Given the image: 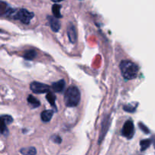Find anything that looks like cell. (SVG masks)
<instances>
[{"label": "cell", "instance_id": "cell-1", "mask_svg": "<svg viewBox=\"0 0 155 155\" xmlns=\"http://www.w3.org/2000/svg\"><path fill=\"white\" fill-rule=\"evenodd\" d=\"M120 68L123 77L127 80L135 79L139 73V67L130 61H122L120 64Z\"/></svg>", "mask_w": 155, "mask_h": 155}, {"label": "cell", "instance_id": "cell-2", "mask_svg": "<svg viewBox=\"0 0 155 155\" xmlns=\"http://www.w3.org/2000/svg\"><path fill=\"white\" fill-rule=\"evenodd\" d=\"M80 101V90L76 86H70L64 94V103L68 107H76Z\"/></svg>", "mask_w": 155, "mask_h": 155}, {"label": "cell", "instance_id": "cell-3", "mask_svg": "<svg viewBox=\"0 0 155 155\" xmlns=\"http://www.w3.org/2000/svg\"><path fill=\"white\" fill-rule=\"evenodd\" d=\"M34 16V14L31 12H29L28 10L24 8H21L16 12L15 15V18L18 19L21 22L25 24H28L32 20V18Z\"/></svg>", "mask_w": 155, "mask_h": 155}, {"label": "cell", "instance_id": "cell-4", "mask_svg": "<svg viewBox=\"0 0 155 155\" xmlns=\"http://www.w3.org/2000/svg\"><path fill=\"white\" fill-rule=\"evenodd\" d=\"M32 92L36 94H42L45 92H49V86L44 83H39V82H33L30 86Z\"/></svg>", "mask_w": 155, "mask_h": 155}, {"label": "cell", "instance_id": "cell-5", "mask_svg": "<svg viewBox=\"0 0 155 155\" xmlns=\"http://www.w3.org/2000/svg\"><path fill=\"white\" fill-rule=\"evenodd\" d=\"M121 134L127 139H132L134 135V124L131 120H127L123 127Z\"/></svg>", "mask_w": 155, "mask_h": 155}, {"label": "cell", "instance_id": "cell-6", "mask_svg": "<svg viewBox=\"0 0 155 155\" xmlns=\"http://www.w3.org/2000/svg\"><path fill=\"white\" fill-rule=\"evenodd\" d=\"M68 36L70 41H71L72 43L76 42V40H77V32H76V29L74 24H70L69 25H68Z\"/></svg>", "mask_w": 155, "mask_h": 155}, {"label": "cell", "instance_id": "cell-7", "mask_svg": "<svg viewBox=\"0 0 155 155\" xmlns=\"http://www.w3.org/2000/svg\"><path fill=\"white\" fill-rule=\"evenodd\" d=\"M48 20L49 21V24L51 28L52 29V30L54 32H58L59 30L61 27V24L59 22L58 20L56 18H53V17H48Z\"/></svg>", "mask_w": 155, "mask_h": 155}, {"label": "cell", "instance_id": "cell-8", "mask_svg": "<svg viewBox=\"0 0 155 155\" xmlns=\"http://www.w3.org/2000/svg\"><path fill=\"white\" fill-rule=\"evenodd\" d=\"M65 87V81L64 80H61L59 81L55 82V83H52V88L53 90L55 92H61L64 90Z\"/></svg>", "mask_w": 155, "mask_h": 155}, {"label": "cell", "instance_id": "cell-9", "mask_svg": "<svg viewBox=\"0 0 155 155\" xmlns=\"http://www.w3.org/2000/svg\"><path fill=\"white\" fill-rule=\"evenodd\" d=\"M53 114H54V111L51 110H44L41 113V120L45 123L49 122L52 117Z\"/></svg>", "mask_w": 155, "mask_h": 155}, {"label": "cell", "instance_id": "cell-10", "mask_svg": "<svg viewBox=\"0 0 155 155\" xmlns=\"http://www.w3.org/2000/svg\"><path fill=\"white\" fill-rule=\"evenodd\" d=\"M21 153L23 155H36V150L34 147H27L21 149Z\"/></svg>", "mask_w": 155, "mask_h": 155}, {"label": "cell", "instance_id": "cell-11", "mask_svg": "<svg viewBox=\"0 0 155 155\" xmlns=\"http://www.w3.org/2000/svg\"><path fill=\"white\" fill-rule=\"evenodd\" d=\"M61 8V6L57 4H54L52 5L51 11H52L53 15H54V18H61V12H60Z\"/></svg>", "mask_w": 155, "mask_h": 155}, {"label": "cell", "instance_id": "cell-12", "mask_svg": "<svg viewBox=\"0 0 155 155\" xmlns=\"http://www.w3.org/2000/svg\"><path fill=\"white\" fill-rule=\"evenodd\" d=\"M27 101L30 104H31L33 107H37L40 105V103H39V100L36 99V98L33 96V95H29L28 98H27Z\"/></svg>", "mask_w": 155, "mask_h": 155}, {"label": "cell", "instance_id": "cell-13", "mask_svg": "<svg viewBox=\"0 0 155 155\" xmlns=\"http://www.w3.org/2000/svg\"><path fill=\"white\" fill-rule=\"evenodd\" d=\"M36 55V52L34 50H28L24 54V57L27 60H33Z\"/></svg>", "mask_w": 155, "mask_h": 155}, {"label": "cell", "instance_id": "cell-14", "mask_svg": "<svg viewBox=\"0 0 155 155\" xmlns=\"http://www.w3.org/2000/svg\"><path fill=\"white\" fill-rule=\"evenodd\" d=\"M151 141L150 139H145V140H142L140 142V145H141V150L142 151H145L146 150L148 147L151 145Z\"/></svg>", "mask_w": 155, "mask_h": 155}, {"label": "cell", "instance_id": "cell-15", "mask_svg": "<svg viewBox=\"0 0 155 155\" xmlns=\"http://www.w3.org/2000/svg\"><path fill=\"white\" fill-rule=\"evenodd\" d=\"M1 120H2V123L5 124L6 126L8 125V124H11L13 121V118L12 117L9 115H2L1 117Z\"/></svg>", "mask_w": 155, "mask_h": 155}, {"label": "cell", "instance_id": "cell-16", "mask_svg": "<svg viewBox=\"0 0 155 155\" xmlns=\"http://www.w3.org/2000/svg\"><path fill=\"white\" fill-rule=\"evenodd\" d=\"M46 99L48 100V102L51 104V105L54 106V101H55V96L52 92H48L46 95Z\"/></svg>", "mask_w": 155, "mask_h": 155}, {"label": "cell", "instance_id": "cell-17", "mask_svg": "<svg viewBox=\"0 0 155 155\" xmlns=\"http://www.w3.org/2000/svg\"><path fill=\"white\" fill-rule=\"evenodd\" d=\"M51 140H52L54 142H56V143L58 144H60L61 142V137H59V136H52V137H51Z\"/></svg>", "mask_w": 155, "mask_h": 155}, {"label": "cell", "instance_id": "cell-18", "mask_svg": "<svg viewBox=\"0 0 155 155\" xmlns=\"http://www.w3.org/2000/svg\"><path fill=\"white\" fill-rule=\"evenodd\" d=\"M1 132H2V134L3 135H5V133H8V130H7V127H6V125L3 123H2V126H1Z\"/></svg>", "mask_w": 155, "mask_h": 155}, {"label": "cell", "instance_id": "cell-19", "mask_svg": "<svg viewBox=\"0 0 155 155\" xmlns=\"http://www.w3.org/2000/svg\"><path fill=\"white\" fill-rule=\"evenodd\" d=\"M124 110H127L128 112H133L135 110V107H133V106L127 105L124 107Z\"/></svg>", "mask_w": 155, "mask_h": 155}, {"label": "cell", "instance_id": "cell-20", "mask_svg": "<svg viewBox=\"0 0 155 155\" xmlns=\"http://www.w3.org/2000/svg\"><path fill=\"white\" fill-rule=\"evenodd\" d=\"M139 126L140 127V128L142 129V130L143 132H145V133H149V130H148V129H147V127H145V126H144L142 124H139Z\"/></svg>", "mask_w": 155, "mask_h": 155}]
</instances>
